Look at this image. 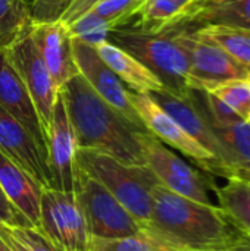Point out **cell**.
<instances>
[{"instance_id":"484cf974","label":"cell","mask_w":250,"mask_h":251,"mask_svg":"<svg viewBox=\"0 0 250 251\" xmlns=\"http://www.w3.org/2000/svg\"><path fill=\"white\" fill-rule=\"evenodd\" d=\"M0 240L12 251H60L40 229L0 222Z\"/></svg>"},{"instance_id":"e575fe53","label":"cell","mask_w":250,"mask_h":251,"mask_svg":"<svg viewBox=\"0 0 250 251\" xmlns=\"http://www.w3.org/2000/svg\"><path fill=\"white\" fill-rule=\"evenodd\" d=\"M242 176H246V178H249L250 179V174H242Z\"/></svg>"},{"instance_id":"4316f807","label":"cell","mask_w":250,"mask_h":251,"mask_svg":"<svg viewBox=\"0 0 250 251\" xmlns=\"http://www.w3.org/2000/svg\"><path fill=\"white\" fill-rule=\"evenodd\" d=\"M206 93L217 96L240 119L250 122V78L218 84L209 88Z\"/></svg>"},{"instance_id":"30bf717a","label":"cell","mask_w":250,"mask_h":251,"mask_svg":"<svg viewBox=\"0 0 250 251\" xmlns=\"http://www.w3.org/2000/svg\"><path fill=\"white\" fill-rule=\"evenodd\" d=\"M6 50L13 68L19 74L32 99L46 138L59 88L53 82V78L40 56L29 29Z\"/></svg>"},{"instance_id":"7c38bea8","label":"cell","mask_w":250,"mask_h":251,"mask_svg":"<svg viewBox=\"0 0 250 251\" xmlns=\"http://www.w3.org/2000/svg\"><path fill=\"white\" fill-rule=\"evenodd\" d=\"M46 144L47 168L52 178V188L63 193H74L77 168L75 154L78 150V143L60 90L53 107L50 125L46 135Z\"/></svg>"},{"instance_id":"7a4b0ae2","label":"cell","mask_w":250,"mask_h":251,"mask_svg":"<svg viewBox=\"0 0 250 251\" xmlns=\"http://www.w3.org/2000/svg\"><path fill=\"white\" fill-rule=\"evenodd\" d=\"M152 219L146 226L184 251H224L242 234L218 206L181 197L161 184L152 188Z\"/></svg>"},{"instance_id":"d4e9b609","label":"cell","mask_w":250,"mask_h":251,"mask_svg":"<svg viewBox=\"0 0 250 251\" xmlns=\"http://www.w3.org/2000/svg\"><path fill=\"white\" fill-rule=\"evenodd\" d=\"M190 31H196L200 35L212 40L250 72V29L230 26H202Z\"/></svg>"},{"instance_id":"9c48e42d","label":"cell","mask_w":250,"mask_h":251,"mask_svg":"<svg viewBox=\"0 0 250 251\" xmlns=\"http://www.w3.org/2000/svg\"><path fill=\"white\" fill-rule=\"evenodd\" d=\"M130 97L143 125L158 140H161L162 143H167L172 149L178 150L180 153L192 159L205 172H209L222 178H228L234 175L211 151H208L196 140H193L149 94L130 91Z\"/></svg>"},{"instance_id":"44dd1931","label":"cell","mask_w":250,"mask_h":251,"mask_svg":"<svg viewBox=\"0 0 250 251\" xmlns=\"http://www.w3.org/2000/svg\"><path fill=\"white\" fill-rule=\"evenodd\" d=\"M218 207L242 234L250 235V179L242 175L225 178V184L215 187Z\"/></svg>"},{"instance_id":"4dcf8cb0","label":"cell","mask_w":250,"mask_h":251,"mask_svg":"<svg viewBox=\"0 0 250 251\" xmlns=\"http://www.w3.org/2000/svg\"><path fill=\"white\" fill-rule=\"evenodd\" d=\"M103 0H71V3L68 4L66 10L62 13L60 16V22L68 26L72 22H75L78 18H81L83 15H85L87 12H90L96 4H99Z\"/></svg>"},{"instance_id":"7402d4cb","label":"cell","mask_w":250,"mask_h":251,"mask_svg":"<svg viewBox=\"0 0 250 251\" xmlns=\"http://www.w3.org/2000/svg\"><path fill=\"white\" fill-rule=\"evenodd\" d=\"M194 0H144L140 7L134 31L164 34L174 29Z\"/></svg>"},{"instance_id":"83f0119b","label":"cell","mask_w":250,"mask_h":251,"mask_svg":"<svg viewBox=\"0 0 250 251\" xmlns=\"http://www.w3.org/2000/svg\"><path fill=\"white\" fill-rule=\"evenodd\" d=\"M66 28L71 38L80 40L93 47L108 41V35L111 32L109 25L94 12H87Z\"/></svg>"},{"instance_id":"1f68e13d","label":"cell","mask_w":250,"mask_h":251,"mask_svg":"<svg viewBox=\"0 0 250 251\" xmlns=\"http://www.w3.org/2000/svg\"><path fill=\"white\" fill-rule=\"evenodd\" d=\"M0 222L7 225H19V226H31L28 221L9 203L0 190Z\"/></svg>"},{"instance_id":"d6a6232c","label":"cell","mask_w":250,"mask_h":251,"mask_svg":"<svg viewBox=\"0 0 250 251\" xmlns=\"http://www.w3.org/2000/svg\"><path fill=\"white\" fill-rule=\"evenodd\" d=\"M224 251H250V235L249 234H240L237 240Z\"/></svg>"},{"instance_id":"8fae6325","label":"cell","mask_w":250,"mask_h":251,"mask_svg":"<svg viewBox=\"0 0 250 251\" xmlns=\"http://www.w3.org/2000/svg\"><path fill=\"white\" fill-rule=\"evenodd\" d=\"M72 56L78 74L87 81V84L100 99H103L134 125L146 128L131 103L130 91L124 87L122 81L115 75V72L103 62L96 47L72 38Z\"/></svg>"},{"instance_id":"5bb4252c","label":"cell","mask_w":250,"mask_h":251,"mask_svg":"<svg viewBox=\"0 0 250 251\" xmlns=\"http://www.w3.org/2000/svg\"><path fill=\"white\" fill-rule=\"evenodd\" d=\"M29 32L53 82L60 90L72 76L78 75L68 28L60 21L32 22Z\"/></svg>"},{"instance_id":"2e32d148","label":"cell","mask_w":250,"mask_h":251,"mask_svg":"<svg viewBox=\"0 0 250 251\" xmlns=\"http://www.w3.org/2000/svg\"><path fill=\"white\" fill-rule=\"evenodd\" d=\"M193 140H196L202 147L211 151L221 163H224L230 171L231 168L227 165L224 159L222 147L215 137L214 131L211 129L208 121L199 110V107L192 100L190 94L187 97L177 96L167 88L153 91L149 94ZM233 172V171H231ZM234 174V172H233ZM236 175V174H234Z\"/></svg>"},{"instance_id":"277c9868","label":"cell","mask_w":250,"mask_h":251,"mask_svg":"<svg viewBox=\"0 0 250 251\" xmlns=\"http://www.w3.org/2000/svg\"><path fill=\"white\" fill-rule=\"evenodd\" d=\"M108 41L140 60L171 93L181 97L190 94L189 60L171 35L115 28L109 32Z\"/></svg>"},{"instance_id":"f546056e","label":"cell","mask_w":250,"mask_h":251,"mask_svg":"<svg viewBox=\"0 0 250 251\" xmlns=\"http://www.w3.org/2000/svg\"><path fill=\"white\" fill-rule=\"evenodd\" d=\"M71 0H32L31 15L32 22L59 21Z\"/></svg>"},{"instance_id":"5b68a950","label":"cell","mask_w":250,"mask_h":251,"mask_svg":"<svg viewBox=\"0 0 250 251\" xmlns=\"http://www.w3.org/2000/svg\"><path fill=\"white\" fill-rule=\"evenodd\" d=\"M74 194L83 209L91 238H121L144 229L99 181L78 165L75 168Z\"/></svg>"},{"instance_id":"603a6c76","label":"cell","mask_w":250,"mask_h":251,"mask_svg":"<svg viewBox=\"0 0 250 251\" xmlns=\"http://www.w3.org/2000/svg\"><path fill=\"white\" fill-rule=\"evenodd\" d=\"M88 251H184L144 228L139 234L121 238H91Z\"/></svg>"},{"instance_id":"e0dca14e","label":"cell","mask_w":250,"mask_h":251,"mask_svg":"<svg viewBox=\"0 0 250 251\" xmlns=\"http://www.w3.org/2000/svg\"><path fill=\"white\" fill-rule=\"evenodd\" d=\"M193 25L250 29V0H194L171 31L189 29Z\"/></svg>"},{"instance_id":"ac0fdd59","label":"cell","mask_w":250,"mask_h":251,"mask_svg":"<svg viewBox=\"0 0 250 251\" xmlns=\"http://www.w3.org/2000/svg\"><path fill=\"white\" fill-rule=\"evenodd\" d=\"M0 190L9 203L28 221L40 226V199L43 188L0 151Z\"/></svg>"},{"instance_id":"cb8c5ba5","label":"cell","mask_w":250,"mask_h":251,"mask_svg":"<svg viewBox=\"0 0 250 251\" xmlns=\"http://www.w3.org/2000/svg\"><path fill=\"white\" fill-rule=\"evenodd\" d=\"M32 24L31 4L25 0H0V50L9 49Z\"/></svg>"},{"instance_id":"d6986e66","label":"cell","mask_w":250,"mask_h":251,"mask_svg":"<svg viewBox=\"0 0 250 251\" xmlns=\"http://www.w3.org/2000/svg\"><path fill=\"white\" fill-rule=\"evenodd\" d=\"M96 50L103 59V62L115 72V75L122 82H125L134 93L150 94L153 91L165 88L159 78L150 69H147L128 51L112 44L111 41L99 44Z\"/></svg>"},{"instance_id":"3957f363","label":"cell","mask_w":250,"mask_h":251,"mask_svg":"<svg viewBox=\"0 0 250 251\" xmlns=\"http://www.w3.org/2000/svg\"><path fill=\"white\" fill-rule=\"evenodd\" d=\"M75 162L84 172L99 181L143 228L150 224L152 188L159 182L147 166L127 165L103 151L80 147Z\"/></svg>"},{"instance_id":"ba28073f","label":"cell","mask_w":250,"mask_h":251,"mask_svg":"<svg viewBox=\"0 0 250 251\" xmlns=\"http://www.w3.org/2000/svg\"><path fill=\"white\" fill-rule=\"evenodd\" d=\"M38 229L57 250L88 251L91 237L74 193L53 188L41 191Z\"/></svg>"},{"instance_id":"f1b7e54d","label":"cell","mask_w":250,"mask_h":251,"mask_svg":"<svg viewBox=\"0 0 250 251\" xmlns=\"http://www.w3.org/2000/svg\"><path fill=\"white\" fill-rule=\"evenodd\" d=\"M143 3L144 0H103L90 12L100 16L112 31L121 28V25H125L133 16H136Z\"/></svg>"},{"instance_id":"4fadbf2b","label":"cell","mask_w":250,"mask_h":251,"mask_svg":"<svg viewBox=\"0 0 250 251\" xmlns=\"http://www.w3.org/2000/svg\"><path fill=\"white\" fill-rule=\"evenodd\" d=\"M0 151L43 190L52 188L47 156L35 138L0 107Z\"/></svg>"},{"instance_id":"9a60e30c","label":"cell","mask_w":250,"mask_h":251,"mask_svg":"<svg viewBox=\"0 0 250 251\" xmlns=\"http://www.w3.org/2000/svg\"><path fill=\"white\" fill-rule=\"evenodd\" d=\"M0 107L35 138L47 156V144L37 109L24 81L12 65L7 50H0Z\"/></svg>"},{"instance_id":"8992f818","label":"cell","mask_w":250,"mask_h":251,"mask_svg":"<svg viewBox=\"0 0 250 251\" xmlns=\"http://www.w3.org/2000/svg\"><path fill=\"white\" fill-rule=\"evenodd\" d=\"M172 37L184 51L190 66V88L208 91L209 88L233 81L250 78V72L227 54L212 40L190 29L165 32Z\"/></svg>"},{"instance_id":"836d02e7","label":"cell","mask_w":250,"mask_h":251,"mask_svg":"<svg viewBox=\"0 0 250 251\" xmlns=\"http://www.w3.org/2000/svg\"><path fill=\"white\" fill-rule=\"evenodd\" d=\"M0 251H12V250H10V249H9V247H7V246H6L4 243H3V241L0 240Z\"/></svg>"},{"instance_id":"52a82bcc","label":"cell","mask_w":250,"mask_h":251,"mask_svg":"<svg viewBox=\"0 0 250 251\" xmlns=\"http://www.w3.org/2000/svg\"><path fill=\"white\" fill-rule=\"evenodd\" d=\"M141 144L144 165L161 185L181 197L202 204L215 206L211 199V191L215 193V185L200 171L178 157L150 132L143 135Z\"/></svg>"},{"instance_id":"6da1fadb","label":"cell","mask_w":250,"mask_h":251,"mask_svg":"<svg viewBox=\"0 0 250 251\" xmlns=\"http://www.w3.org/2000/svg\"><path fill=\"white\" fill-rule=\"evenodd\" d=\"M66 110L80 149H94L116 160L146 166L141 138L146 128L137 126L100 99L78 74L62 88Z\"/></svg>"},{"instance_id":"ffe728a7","label":"cell","mask_w":250,"mask_h":251,"mask_svg":"<svg viewBox=\"0 0 250 251\" xmlns=\"http://www.w3.org/2000/svg\"><path fill=\"white\" fill-rule=\"evenodd\" d=\"M205 119L218 138L224 151V159L231 171L236 175L250 174V122L237 121L221 125L209 121L206 116Z\"/></svg>"}]
</instances>
